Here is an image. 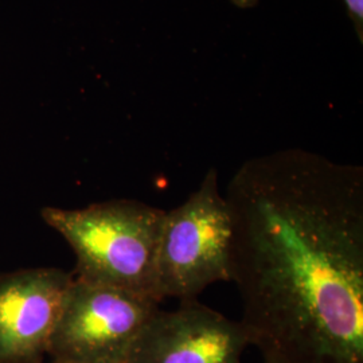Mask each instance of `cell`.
<instances>
[{
  "label": "cell",
  "instance_id": "1",
  "mask_svg": "<svg viewBox=\"0 0 363 363\" xmlns=\"http://www.w3.org/2000/svg\"><path fill=\"white\" fill-rule=\"evenodd\" d=\"M232 276L264 363H363V169L304 150L245 162L225 193Z\"/></svg>",
  "mask_w": 363,
  "mask_h": 363
},
{
  "label": "cell",
  "instance_id": "6",
  "mask_svg": "<svg viewBox=\"0 0 363 363\" xmlns=\"http://www.w3.org/2000/svg\"><path fill=\"white\" fill-rule=\"evenodd\" d=\"M73 279L57 268L0 274V362H34L48 354Z\"/></svg>",
  "mask_w": 363,
  "mask_h": 363
},
{
  "label": "cell",
  "instance_id": "10",
  "mask_svg": "<svg viewBox=\"0 0 363 363\" xmlns=\"http://www.w3.org/2000/svg\"><path fill=\"white\" fill-rule=\"evenodd\" d=\"M0 363H40L39 361H34V362H0Z\"/></svg>",
  "mask_w": 363,
  "mask_h": 363
},
{
  "label": "cell",
  "instance_id": "8",
  "mask_svg": "<svg viewBox=\"0 0 363 363\" xmlns=\"http://www.w3.org/2000/svg\"><path fill=\"white\" fill-rule=\"evenodd\" d=\"M235 7L241 9V10H247V9H253L257 6L259 0H230Z\"/></svg>",
  "mask_w": 363,
  "mask_h": 363
},
{
  "label": "cell",
  "instance_id": "3",
  "mask_svg": "<svg viewBox=\"0 0 363 363\" xmlns=\"http://www.w3.org/2000/svg\"><path fill=\"white\" fill-rule=\"evenodd\" d=\"M233 222L218 174L208 169L198 190L164 211L156 252V295L196 300L208 286L230 281Z\"/></svg>",
  "mask_w": 363,
  "mask_h": 363
},
{
  "label": "cell",
  "instance_id": "5",
  "mask_svg": "<svg viewBox=\"0 0 363 363\" xmlns=\"http://www.w3.org/2000/svg\"><path fill=\"white\" fill-rule=\"evenodd\" d=\"M249 346L241 322H234L198 300L148 319L124 363H241Z\"/></svg>",
  "mask_w": 363,
  "mask_h": 363
},
{
  "label": "cell",
  "instance_id": "7",
  "mask_svg": "<svg viewBox=\"0 0 363 363\" xmlns=\"http://www.w3.org/2000/svg\"><path fill=\"white\" fill-rule=\"evenodd\" d=\"M345 7L349 13L357 37L359 39V42H363V0H343Z\"/></svg>",
  "mask_w": 363,
  "mask_h": 363
},
{
  "label": "cell",
  "instance_id": "2",
  "mask_svg": "<svg viewBox=\"0 0 363 363\" xmlns=\"http://www.w3.org/2000/svg\"><path fill=\"white\" fill-rule=\"evenodd\" d=\"M164 210L135 199L88 208H45L42 218L73 249L78 280L156 295V252Z\"/></svg>",
  "mask_w": 363,
  "mask_h": 363
},
{
  "label": "cell",
  "instance_id": "9",
  "mask_svg": "<svg viewBox=\"0 0 363 363\" xmlns=\"http://www.w3.org/2000/svg\"><path fill=\"white\" fill-rule=\"evenodd\" d=\"M52 363H124V362H112V361H89V362H76V361H52Z\"/></svg>",
  "mask_w": 363,
  "mask_h": 363
},
{
  "label": "cell",
  "instance_id": "4",
  "mask_svg": "<svg viewBox=\"0 0 363 363\" xmlns=\"http://www.w3.org/2000/svg\"><path fill=\"white\" fill-rule=\"evenodd\" d=\"M159 304L148 295L74 277L48 354L52 361L124 362Z\"/></svg>",
  "mask_w": 363,
  "mask_h": 363
}]
</instances>
